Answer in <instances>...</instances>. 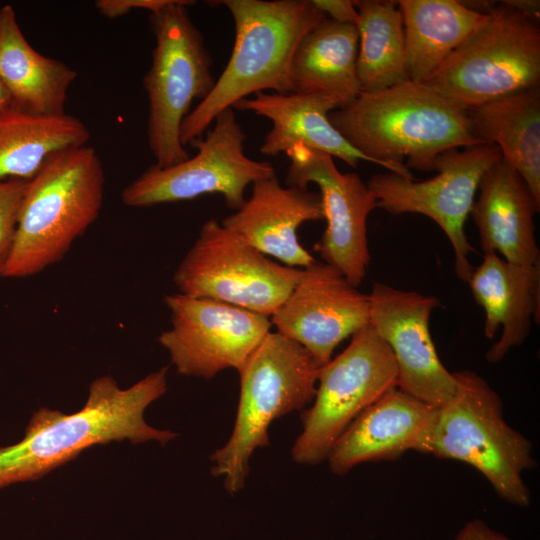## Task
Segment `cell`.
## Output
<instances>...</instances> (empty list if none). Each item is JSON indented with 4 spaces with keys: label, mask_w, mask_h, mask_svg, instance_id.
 I'll return each mask as SVG.
<instances>
[{
    "label": "cell",
    "mask_w": 540,
    "mask_h": 540,
    "mask_svg": "<svg viewBox=\"0 0 540 540\" xmlns=\"http://www.w3.org/2000/svg\"><path fill=\"white\" fill-rule=\"evenodd\" d=\"M192 3L170 0L149 13L155 47L143 86L148 99L147 140L158 167L189 157L181 142V125L193 102L206 98L216 81L204 37L187 11Z\"/></svg>",
    "instance_id": "7"
},
{
    "label": "cell",
    "mask_w": 540,
    "mask_h": 540,
    "mask_svg": "<svg viewBox=\"0 0 540 540\" xmlns=\"http://www.w3.org/2000/svg\"><path fill=\"white\" fill-rule=\"evenodd\" d=\"M393 353L369 323L349 345L322 365L312 406L302 414V431L292 447L298 464L326 461L333 445L368 406L397 386Z\"/></svg>",
    "instance_id": "9"
},
{
    "label": "cell",
    "mask_w": 540,
    "mask_h": 540,
    "mask_svg": "<svg viewBox=\"0 0 540 540\" xmlns=\"http://www.w3.org/2000/svg\"><path fill=\"white\" fill-rule=\"evenodd\" d=\"M357 56L356 25L326 17L295 49L290 68L292 93L330 95L347 105L361 92Z\"/></svg>",
    "instance_id": "23"
},
{
    "label": "cell",
    "mask_w": 540,
    "mask_h": 540,
    "mask_svg": "<svg viewBox=\"0 0 540 540\" xmlns=\"http://www.w3.org/2000/svg\"><path fill=\"white\" fill-rule=\"evenodd\" d=\"M436 407L397 386L363 410L333 445L326 461L344 475L355 466L394 460L409 450L423 453Z\"/></svg>",
    "instance_id": "18"
},
{
    "label": "cell",
    "mask_w": 540,
    "mask_h": 540,
    "mask_svg": "<svg viewBox=\"0 0 540 540\" xmlns=\"http://www.w3.org/2000/svg\"><path fill=\"white\" fill-rule=\"evenodd\" d=\"M170 0H98L95 6L100 14L113 19L124 16L132 10H146L149 13L157 11Z\"/></svg>",
    "instance_id": "29"
},
{
    "label": "cell",
    "mask_w": 540,
    "mask_h": 540,
    "mask_svg": "<svg viewBox=\"0 0 540 540\" xmlns=\"http://www.w3.org/2000/svg\"><path fill=\"white\" fill-rule=\"evenodd\" d=\"M251 195L221 224L264 255L285 265L305 268L316 259L298 240L299 227L324 220L320 194L284 187L276 175L253 183Z\"/></svg>",
    "instance_id": "17"
},
{
    "label": "cell",
    "mask_w": 540,
    "mask_h": 540,
    "mask_svg": "<svg viewBox=\"0 0 540 540\" xmlns=\"http://www.w3.org/2000/svg\"><path fill=\"white\" fill-rule=\"evenodd\" d=\"M455 540H510L504 534L490 528L483 520L468 521L458 532Z\"/></svg>",
    "instance_id": "31"
},
{
    "label": "cell",
    "mask_w": 540,
    "mask_h": 540,
    "mask_svg": "<svg viewBox=\"0 0 540 540\" xmlns=\"http://www.w3.org/2000/svg\"><path fill=\"white\" fill-rule=\"evenodd\" d=\"M286 155L287 186L308 189L315 183L320 189L327 226L314 249L358 288L371 260L367 219L377 208L373 193L358 174L341 172L326 153L296 145Z\"/></svg>",
    "instance_id": "14"
},
{
    "label": "cell",
    "mask_w": 540,
    "mask_h": 540,
    "mask_svg": "<svg viewBox=\"0 0 540 540\" xmlns=\"http://www.w3.org/2000/svg\"><path fill=\"white\" fill-rule=\"evenodd\" d=\"M468 113L480 140L499 148L502 159L540 202V87L495 99Z\"/></svg>",
    "instance_id": "25"
},
{
    "label": "cell",
    "mask_w": 540,
    "mask_h": 540,
    "mask_svg": "<svg viewBox=\"0 0 540 540\" xmlns=\"http://www.w3.org/2000/svg\"><path fill=\"white\" fill-rule=\"evenodd\" d=\"M423 83L466 111L540 87L539 19L501 1Z\"/></svg>",
    "instance_id": "8"
},
{
    "label": "cell",
    "mask_w": 540,
    "mask_h": 540,
    "mask_svg": "<svg viewBox=\"0 0 540 540\" xmlns=\"http://www.w3.org/2000/svg\"><path fill=\"white\" fill-rule=\"evenodd\" d=\"M324 15L337 22L356 25L358 12L354 1L350 0H312Z\"/></svg>",
    "instance_id": "30"
},
{
    "label": "cell",
    "mask_w": 540,
    "mask_h": 540,
    "mask_svg": "<svg viewBox=\"0 0 540 540\" xmlns=\"http://www.w3.org/2000/svg\"><path fill=\"white\" fill-rule=\"evenodd\" d=\"M454 373L456 394L436 408L423 454L469 464L502 499L529 506L523 473L536 466L532 442L506 422L501 398L484 378L469 370Z\"/></svg>",
    "instance_id": "6"
},
{
    "label": "cell",
    "mask_w": 540,
    "mask_h": 540,
    "mask_svg": "<svg viewBox=\"0 0 540 540\" xmlns=\"http://www.w3.org/2000/svg\"><path fill=\"white\" fill-rule=\"evenodd\" d=\"M76 78L74 69L30 45L11 5L0 8V81L12 108L37 115L64 114Z\"/></svg>",
    "instance_id": "22"
},
{
    "label": "cell",
    "mask_w": 540,
    "mask_h": 540,
    "mask_svg": "<svg viewBox=\"0 0 540 540\" xmlns=\"http://www.w3.org/2000/svg\"><path fill=\"white\" fill-rule=\"evenodd\" d=\"M471 216L484 253L519 265L540 264L534 216L538 202L520 174L502 157L483 175Z\"/></svg>",
    "instance_id": "19"
},
{
    "label": "cell",
    "mask_w": 540,
    "mask_h": 540,
    "mask_svg": "<svg viewBox=\"0 0 540 540\" xmlns=\"http://www.w3.org/2000/svg\"><path fill=\"white\" fill-rule=\"evenodd\" d=\"M235 26L230 58L211 92L184 119L182 144L200 139L215 118L259 92L292 93L291 61L303 36L326 18L312 0H222Z\"/></svg>",
    "instance_id": "3"
},
{
    "label": "cell",
    "mask_w": 540,
    "mask_h": 540,
    "mask_svg": "<svg viewBox=\"0 0 540 540\" xmlns=\"http://www.w3.org/2000/svg\"><path fill=\"white\" fill-rule=\"evenodd\" d=\"M10 108H12L10 96L0 81V114L4 113Z\"/></svg>",
    "instance_id": "33"
},
{
    "label": "cell",
    "mask_w": 540,
    "mask_h": 540,
    "mask_svg": "<svg viewBox=\"0 0 540 540\" xmlns=\"http://www.w3.org/2000/svg\"><path fill=\"white\" fill-rule=\"evenodd\" d=\"M301 269L272 261L210 219L177 267L173 281L178 292L187 296L271 317L291 293Z\"/></svg>",
    "instance_id": "10"
},
{
    "label": "cell",
    "mask_w": 540,
    "mask_h": 540,
    "mask_svg": "<svg viewBox=\"0 0 540 540\" xmlns=\"http://www.w3.org/2000/svg\"><path fill=\"white\" fill-rule=\"evenodd\" d=\"M105 175L88 145L54 155L27 182L3 278H27L61 261L98 218Z\"/></svg>",
    "instance_id": "4"
},
{
    "label": "cell",
    "mask_w": 540,
    "mask_h": 540,
    "mask_svg": "<svg viewBox=\"0 0 540 540\" xmlns=\"http://www.w3.org/2000/svg\"><path fill=\"white\" fill-rule=\"evenodd\" d=\"M27 182L20 179L0 180V278H3L14 246Z\"/></svg>",
    "instance_id": "28"
},
{
    "label": "cell",
    "mask_w": 540,
    "mask_h": 540,
    "mask_svg": "<svg viewBox=\"0 0 540 540\" xmlns=\"http://www.w3.org/2000/svg\"><path fill=\"white\" fill-rule=\"evenodd\" d=\"M501 157L492 144L453 148L437 157V174L430 179L417 181L387 171L373 175L366 184L377 208L393 215L414 213L432 219L451 243L457 277L467 282L474 269L469 255L475 249L465 234V223L483 175Z\"/></svg>",
    "instance_id": "12"
},
{
    "label": "cell",
    "mask_w": 540,
    "mask_h": 540,
    "mask_svg": "<svg viewBox=\"0 0 540 540\" xmlns=\"http://www.w3.org/2000/svg\"><path fill=\"white\" fill-rule=\"evenodd\" d=\"M212 124L203 139L192 143L198 148L194 156L168 167L151 166L123 189L122 203L147 207L216 193L237 210L249 185L276 175L269 161L245 154L246 134L233 108L222 111Z\"/></svg>",
    "instance_id": "11"
},
{
    "label": "cell",
    "mask_w": 540,
    "mask_h": 540,
    "mask_svg": "<svg viewBox=\"0 0 540 540\" xmlns=\"http://www.w3.org/2000/svg\"><path fill=\"white\" fill-rule=\"evenodd\" d=\"M410 81L425 82L487 14L456 0H400Z\"/></svg>",
    "instance_id": "24"
},
{
    "label": "cell",
    "mask_w": 540,
    "mask_h": 540,
    "mask_svg": "<svg viewBox=\"0 0 540 540\" xmlns=\"http://www.w3.org/2000/svg\"><path fill=\"white\" fill-rule=\"evenodd\" d=\"M329 119L369 162L409 179L410 168L434 171L437 157L447 150L484 144L468 111L410 80L360 92Z\"/></svg>",
    "instance_id": "2"
},
{
    "label": "cell",
    "mask_w": 540,
    "mask_h": 540,
    "mask_svg": "<svg viewBox=\"0 0 540 540\" xmlns=\"http://www.w3.org/2000/svg\"><path fill=\"white\" fill-rule=\"evenodd\" d=\"M321 364L299 343L269 332L242 368L232 434L210 457L230 495L243 489L253 453L269 442L274 420L313 401Z\"/></svg>",
    "instance_id": "5"
},
{
    "label": "cell",
    "mask_w": 540,
    "mask_h": 540,
    "mask_svg": "<svg viewBox=\"0 0 540 540\" xmlns=\"http://www.w3.org/2000/svg\"><path fill=\"white\" fill-rule=\"evenodd\" d=\"M503 2L513 9L535 19H539L540 17V2L538 0H505Z\"/></svg>",
    "instance_id": "32"
},
{
    "label": "cell",
    "mask_w": 540,
    "mask_h": 540,
    "mask_svg": "<svg viewBox=\"0 0 540 540\" xmlns=\"http://www.w3.org/2000/svg\"><path fill=\"white\" fill-rule=\"evenodd\" d=\"M343 107L325 94L259 92L234 104L233 109L250 111L272 122L260 152L275 157L296 145H303L337 157L356 168L369 160L333 126L331 112Z\"/></svg>",
    "instance_id": "21"
},
{
    "label": "cell",
    "mask_w": 540,
    "mask_h": 540,
    "mask_svg": "<svg viewBox=\"0 0 540 540\" xmlns=\"http://www.w3.org/2000/svg\"><path fill=\"white\" fill-rule=\"evenodd\" d=\"M467 283L484 310L485 336L492 339L502 328L500 338L486 353L489 362H500L525 341L532 321L539 322L540 264L519 265L496 253H484Z\"/></svg>",
    "instance_id": "20"
},
{
    "label": "cell",
    "mask_w": 540,
    "mask_h": 540,
    "mask_svg": "<svg viewBox=\"0 0 540 540\" xmlns=\"http://www.w3.org/2000/svg\"><path fill=\"white\" fill-rule=\"evenodd\" d=\"M171 326L158 341L179 374L210 379L239 371L270 332V317L207 298L172 293L164 297Z\"/></svg>",
    "instance_id": "13"
},
{
    "label": "cell",
    "mask_w": 540,
    "mask_h": 540,
    "mask_svg": "<svg viewBox=\"0 0 540 540\" xmlns=\"http://www.w3.org/2000/svg\"><path fill=\"white\" fill-rule=\"evenodd\" d=\"M358 12L357 76L361 92L409 80L402 14L397 1H354Z\"/></svg>",
    "instance_id": "27"
},
{
    "label": "cell",
    "mask_w": 540,
    "mask_h": 540,
    "mask_svg": "<svg viewBox=\"0 0 540 540\" xmlns=\"http://www.w3.org/2000/svg\"><path fill=\"white\" fill-rule=\"evenodd\" d=\"M369 299V323L393 353L397 387L436 408L451 400L458 381L441 362L429 328L439 299L380 282L373 284Z\"/></svg>",
    "instance_id": "15"
},
{
    "label": "cell",
    "mask_w": 540,
    "mask_h": 540,
    "mask_svg": "<svg viewBox=\"0 0 540 540\" xmlns=\"http://www.w3.org/2000/svg\"><path fill=\"white\" fill-rule=\"evenodd\" d=\"M88 127L69 114H0V180H31L56 154L87 145Z\"/></svg>",
    "instance_id": "26"
},
{
    "label": "cell",
    "mask_w": 540,
    "mask_h": 540,
    "mask_svg": "<svg viewBox=\"0 0 540 540\" xmlns=\"http://www.w3.org/2000/svg\"><path fill=\"white\" fill-rule=\"evenodd\" d=\"M277 332L299 343L321 364L370 322V299L336 268L315 261L302 268L289 296L270 317Z\"/></svg>",
    "instance_id": "16"
},
{
    "label": "cell",
    "mask_w": 540,
    "mask_h": 540,
    "mask_svg": "<svg viewBox=\"0 0 540 540\" xmlns=\"http://www.w3.org/2000/svg\"><path fill=\"white\" fill-rule=\"evenodd\" d=\"M168 367L148 374L127 389L111 376L95 379L85 405L73 414L46 407L31 417L24 437L0 447V489L37 480L96 444L129 440L166 444L177 434L144 420L145 409L167 390Z\"/></svg>",
    "instance_id": "1"
}]
</instances>
